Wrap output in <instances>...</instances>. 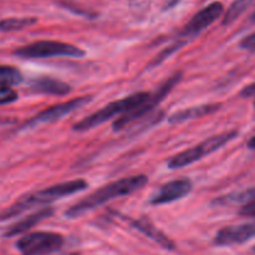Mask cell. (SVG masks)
Listing matches in <instances>:
<instances>
[{
    "mask_svg": "<svg viewBox=\"0 0 255 255\" xmlns=\"http://www.w3.org/2000/svg\"><path fill=\"white\" fill-rule=\"evenodd\" d=\"M149 96H151L149 92H136V94H132L121 100L112 101L111 104L106 105L104 109L89 115L87 117L82 119L81 121L75 124L72 129H74L75 132H85L89 131V129L95 128V127L107 122L109 120L114 119L115 116L124 115L126 114V112L133 110L134 107L139 106V105L143 104Z\"/></svg>",
    "mask_w": 255,
    "mask_h": 255,
    "instance_id": "cell-4",
    "label": "cell"
},
{
    "mask_svg": "<svg viewBox=\"0 0 255 255\" xmlns=\"http://www.w3.org/2000/svg\"><path fill=\"white\" fill-rule=\"evenodd\" d=\"M64 243V237L59 233L34 232L21 237L15 246L21 255H51L59 252Z\"/></svg>",
    "mask_w": 255,
    "mask_h": 255,
    "instance_id": "cell-8",
    "label": "cell"
},
{
    "mask_svg": "<svg viewBox=\"0 0 255 255\" xmlns=\"http://www.w3.org/2000/svg\"><path fill=\"white\" fill-rule=\"evenodd\" d=\"M237 134H238L237 131H228L223 132L221 134H216V136L211 137L208 139H204L203 142L198 143L197 146L186 149V151L181 152V153L176 154L172 158H169L168 162H167V166L171 169H178L189 166V164L204 158L208 154L213 153L217 149L222 148L224 144H227L232 139L236 138Z\"/></svg>",
    "mask_w": 255,
    "mask_h": 255,
    "instance_id": "cell-6",
    "label": "cell"
},
{
    "mask_svg": "<svg viewBox=\"0 0 255 255\" xmlns=\"http://www.w3.org/2000/svg\"><path fill=\"white\" fill-rule=\"evenodd\" d=\"M182 76H183V74H182L181 71L176 72V74H173L172 76H169L168 79L158 87V90H157L153 95L151 94V96H149L143 104L134 107L133 110L126 112V114L121 115V117H119V119L114 122V125H112L114 131H120V129L125 128L127 125L132 124V122L136 121L137 119H139V117L144 116V115H147L148 112H151L152 110L154 109V106L161 104L164 100V97H166L167 95L173 90V87L181 81Z\"/></svg>",
    "mask_w": 255,
    "mask_h": 255,
    "instance_id": "cell-7",
    "label": "cell"
},
{
    "mask_svg": "<svg viewBox=\"0 0 255 255\" xmlns=\"http://www.w3.org/2000/svg\"><path fill=\"white\" fill-rule=\"evenodd\" d=\"M253 252H254V253H255V246L253 247Z\"/></svg>",
    "mask_w": 255,
    "mask_h": 255,
    "instance_id": "cell-25",
    "label": "cell"
},
{
    "mask_svg": "<svg viewBox=\"0 0 255 255\" xmlns=\"http://www.w3.org/2000/svg\"><path fill=\"white\" fill-rule=\"evenodd\" d=\"M29 89L32 92L44 95H55V96H65L71 92V86L61 80L52 79V77L42 76L34 79L29 84Z\"/></svg>",
    "mask_w": 255,
    "mask_h": 255,
    "instance_id": "cell-14",
    "label": "cell"
},
{
    "mask_svg": "<svg viewBox=\"0 0 255 255\" xmlns=\"http://www.w3.org/2000/svg\"><path fill=\"white\" fill-rule=\"evenodd\" d=\"M128 221L132 228L138 231L139 233L146 236L147 238L153 241L154 243L161 246L163 249H166V251H174L176 249V243L149 221H147V219H128Z\"/></svg>",
    "mask_w": 255,
    "mask_h": 255,
    "instance_id": "cell-13",
    "label": "cell"
},
{
    "mask_svg": "<svg viewBox=\"0 0 255 255\" xmlns=\"http://www.w3.org/2000/svg\"><path fill=\"white\" fill-rule=\"evenodd\" d=\"M17 100V92L9 85L0 84V105L12 104Z\"/></svg>",
    "mask_w": 255,
    "mask_h": 255,
    "instance_id": "cell-20",
    "label": "cell"
},
{
    "mask_svg": "<svg viewBox=\"0 0 255 255\" xmlns=\"http://www.w3.org/2000/svg\"><path fill=\"white\" fill-rule=\"evenodd\" d=\"M37 22L36 17H7L0 20V31H20Z\"/></svg>",
    "mask_w": 255,
    "mask_h": 255,
    "instance_id": "cell-17",
    "label": "cell"
},
{
    "mask_svg": "<svg viewBox=\"0 0 255 255\" xmlns=\"http://www.w3.org/2000/svg\"><path fill=\"white\" fill-rule=\"evenodd\" d=\"M22 80H24L22 74L16 67L0 65V84L15 86V85L21 84Z\"/></svg>",
    "mask_w": 255,
    "mask_h": 255,
    "instance_id": "cell-19",
    "label": "cell"
},
{
    "mask_svg": "<svg viewBox=\"0 0 255 255\" xmlns=\"http://www.w3.org/2000/svg\"><path fill=\"white\" fill-rule=\"evenodd\" d=\"M239 45H241L242 49L249 50V51H255V32L244 37Z\"/></svg>",
    "mask_w": 255,
    "mask_h": 255,
    "instance_id": "cell-21",
    "label": "cell"
},
{
    "mask_svg": "<svg viewBox=\"0 0 255 255\" xmlns=\"http://www.w3.org/2000/svg\"><path fill=\"white\" fill-rule=\"evenodd\" d=\"M193 189V183L189 178H178L164 183L156 193L149 198V204L152 206H162V204L172 203V202L183 199L188 196Z\"/></svg>",
    "mask_w": 255,
    "mask_h": 255,
    "instance_id": "cell-9",
    "label": "cell"
},
{
    "mask_svg": "<svg viewBox=\"0 0 255 255\" xmlns=\"http://www.w3.org/2000/svg\"><path fill=\"white\" fill-rule=\"evenodd\" d=\"M252 21H255V12L253 15H252Z\"/></svg>",
    "mask_w": 255,
    "mask_h": 255,
    "instance_id": "cell-24",
    "label": "cell"
},
{
    "mask_svg": "<svg viewBox=\"0 0 255 255\" xmlns=\"http://www.w3.org/2000/svg\"><path fill=\"white\" fill-rule=\"evenodd\" d=\"M147 182H148V178L144 174H136V176L126 177V178L111 182V183L106 184L102 188L95 191L94 193L82 198L81 201L75 203L72 207H70L65 212V217L71 219L77 218V217L82 216L87 212L94 211L97 207L104 206L107 202L134 193L138 189L143 188Z\"/></svg>",
    "mask_w": 255,
    "mask_h": 255,
    "instance_id": "cell-1",
    "label": "cell"
},
{
    "mask_svg": "<svg viewBox=\"0 0 255 255\" xmlns=\"http://www.w3.org/2000/svg\"><path fill=\"white\" fill-rule=\"evenodd\" d=\"M91 100L92 97L90 96H82L74 100H70V101L61 102V104L59 105H55V106L49 107V109L44 110V111H41L40 114H37L31 121L27 122L26 126L32 127L35 126V125L50 124V122H55L57 121V120L64 119L67 115L72 114V112L76 111V110L84 107L85 105L89 104Z\"/></svg>",
    "mask_w": 255,
    "mask_h": 255,
    "instance_id": "cell-10",
    "label": "cell"
},
{
    "mask_svg": "<svg viewBox=\"0 0 255 255\" xmlns=\"http://www.w3.org/2000/svg\"><path fill=\"white\" fill-rule=\"evenodd\" d=\"M221 109V105L218 104H206L199 105V106L188 107V109L181 110V111L174 112L168 119L169 124H181V122L188 121V120L201 119V117L207 116V115L214 114Z\"/></svg>",
    "mask_w": 255,
    "mask_h": 255,
    "instance_id": "cell-15",
    "label": "cell"
},
{
    "mask_svg": "<svg viewBox=\"0 0 255 255\" xmlns=\"http://www.w3.org/2000/svg\"><path fill=\"white\" fill-rule=\"evenodd\" d=\"M255 0H234L231 6L228 7L227 12L224 14L222 25H231L232 22L236 21L249 6H252Z\"/></svg>",
    "mask_w": 255,
    "mask_h": 255,
    "instance_id": "cell-18",
    "label": "cell"
},
{
    "mask_svg": "<svg viewBox=\"0 0 255 255\" xmlns=\"http://www.w3.org/2000/svg\"><path fill=\"white\" fill-rule=\"evenodd\" d=\"M14 55L21 59H47V57H72L80 59L85 56V51L79 46L54 40H40L19 47Z\"/></svg>",
    "mask_w": 255,
    "mask_h": 255,
    "instance_id": "cell-5",
    "label": "cell"
},
{
    "mask_svg": "<svg viewBox=\"0 0 255 255\" xmlns=\"http://www.w3.org/2000/svg\"><path fill=\"white\" fill-rule=\"evenodd\" d=\"M255 201V187H251L248 189L233 193L226 194V196L218 197L213 201L216 206H232V204H247L249 202Z\"/></svg>",
    "mask_w": 255,
    "mask_h": 255,
    "instance_id": "cell-16",
    "label": "cell"
},
{
    "mask_svg": "<svg viewBox=\"0 0 255 255\" xmlns=\"http://www.w3.org/2000/svg\"><path fill=\"white\" fill-rule=\"evenodd\" d=\"M87 187H89V184L85 179H74V181L61 182V183L54 184V186L47 187L45 189L25 194L21 198L17 199L14 204H11L9 208L0 213V222L9 221V219L20 216L21 213L34 208V207L50 204L67 196L79 193V192L85 191Z\"/></svg>",
    "mask_w": 255,
    "mask_h": 255,
    "instance_id": "cell-2",
    "label": "cell"
},
{
    "mask_svg": "<svg viewBox=\"0 0 255 255\" xmlns=\"http://www.w3.org/2000/svg\"><path fill=\"white\" fill-rule=\"evenodd\" d=\"M224 12V6L222 2L214 1L211 2L209 5H207L206 7H203L202 10H199L193 17L188 21V24L183 27L181 32L178 34V37L176 39V41L172 45H169L167 49H164L163 51L159 52L156 56V59L153 60L152 65H158L161 62H163L164 60L168 59L173 52H176L177 50L181 49L182 46H184L186 44H188L191 40L196 39L197 35L201 34L203 30H206L207 27L211 26L212 24L217 21L219 17L223 15Z\"/></svg>",
    "mask_w": 255,
    "mask_h": 255,
    "instance_id": "cell-3",
    "label": "cell"
},
{
    "mask_svg": "<svg viewBox=\"0 0 255 255\" xmlns=\"http://www.w3.org/2000/svg\"><path fill=\"white\" fill-rule=\"evenodd\" d=\"M255 237V222L228 226L219 229L213 239V244L217 247H231L243 244Z\"/></svg>",
    "mask_w": 255,
    "mask_h": 255,
    "instance_id": "cell-11",
    "label": "cell"
},
{
    "mask_svg": "<svg viewBox=\"0 0 255 255\" xmlns=\"http://www.w3.org/2000/svg\"><path fill=\"white\" fill-rule=\"evenodd\" d=\"M239 214L244 217H254L255 218V201L244 204L241 211H239Z\"/></svg>",
    "mask_w": 255,
    "mask_h": 255,
    "instance_id": "cell-22",
    "label": "cell"
},
{
    "mask_svg": "<svg viewBox=\"0 0 255 255\" xmlns=\"http://www.w3.org/2000/svg\"><path fill=\"white\" fill-rule=\"evenodd\" d=\"M54 213L55 209L52 208V207H45V208L36 211L35 213L30 214V216L25 217V218L20 219L19 222L12 224V226H10L9 228H6V231L2 233V237H4V238H11V237L25 233V232L30 231V229L34 228V227L37 226L39 223H41L42 221L54 216Z\"/></svg>",
    "mask_w": 255,
    "mask_h": 255,
    "instance_id": "cell-12",
    "label": "cell"
},
{
    "mask_svg": "<svg viewBox=\"0 0 255 255\" xmlns=\"http://www.w3.org/2000/svg\"><path fill=\"white\" fill-rule=\"evenodd\" d=\"M248 147L251 149H254L255 151V136L252 137V138L248 141Z\"/></svg>",
    "mask_w": 255,
    "mask_h": 255,
    "instance_id": "cell-23",
    "label": "cell"
}]
</instances>
